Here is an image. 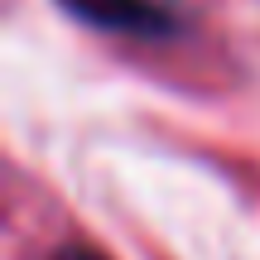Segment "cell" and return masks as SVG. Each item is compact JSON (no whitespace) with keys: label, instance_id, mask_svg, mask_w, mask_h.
Listing matches in <instances>:
<instances>
[{"label":"cell","instance_id":"obj_1","mask_svg":"<svg viewBox=\"0 0 260 260\" xmlns=\"http://www.w3.org/2000/svg\"><path fill=\"white\" fill-rule=\"evenodd\" d=\"M58 10L87 29L121 39H174L183 29V19L164 0H58Z\"/></svg>","mask_w":260,"mask_h":260},{"label":"cell","instance_id":"obj_2","mask_svg":"<svg viewBox=\"0 0 260 260\" xmlns=\"http://www.w3.org/2000/svg\"><path fill=\"white\" fill-rule=\"evenodd\" d=\"M48 260H111V255H102L96 246H87V241H68V246H58Z\"/></svg>","mask_w":260,"mask_h":260}]
</instances>
